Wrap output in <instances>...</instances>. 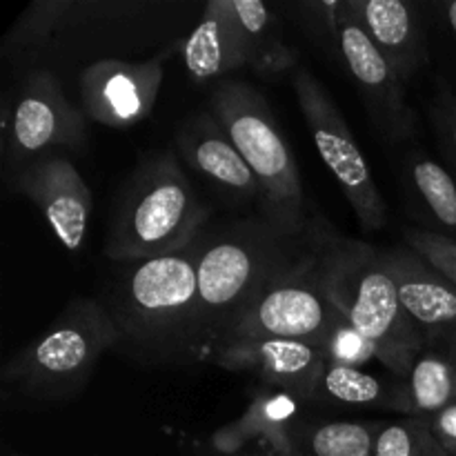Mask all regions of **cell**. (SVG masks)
Listing matches in <instances>:
<instances>
[{"label":"cell","mask_w":456,"mask_h":456,"mask_svg":"<svg viewBox=\"0 0 456 456\" xmlns=\"http://www.w3.org/2000/svg\"><path fill=\"white\" fill-rule=\"evenodd\" d=\"M323 216L289 232L265 216H249L209 230L199 245V303L190 338V365L205 363L232 321L265 285L310 256L334 234Z\"/></svg>","instance_id":"cell-1"},{"label":"cell","mask_w":456,"mask_h":456,"mask_svg":"<svg viewBox=\"0 0 456 456\" xmlns=\"http://www.w3.org/2000/svg\"><path fill=\"white\" fill-rule=\"evenodd\" d=\"M199 245L200 239L167 256L118 263L102 298L118 330L114 352L142 368H190Z\"/></svg>","instance_id":"cell-2"},{"label":"cell","mask_w":456,"mask_h":456,"mask_svg":"<svg viewBox=\"0 0 456 456\" xmlns=\"http://www.w3.org/2000/svg\"><path fill=\"white\" fill-rule=\"evenodd\" d=\"M116 346L118 330L102 301L71 298L43 334L3 365V403L43 410L76 399L92 381L98 361Z\"/></svg>","instance_id":"cell-3"},{"label":"cell","mask_w":456,"mask_h":456,"mask_svg":"<svg viewBox=\"0 0 456 456\" xmlns=\"http://www.w3.org/2000/svg\"><path fill=\"white\" fill-rule=\"evenodd\" d=\"M209 208L172 151L142 156L116 196L105 254L114 263L167 256L205 234Z\"/></svg>","instance_id":"cell-4"},{"label":"cell","mask_w":456,"mask_h":456,"mask_svg":"<svg viewBox=\"0 0 456 456\" xmlns=\"http://www.w3.org/2000/svg\"><path fill=\"white\" fill-rule=\"evenodd\" d=\"M328 289L341 314L377 347V361L403 379L426 346L405 314L386 248L338 234L328 254Z\"/></svg>","instance_id":"cell-5"},{"label":"cell","mask_w":456,"mask_h":456,"mask_svg":"<svg viewBox=\"0 0 456 456\" xmlns=\"http://www.w3.org/2000/svg\"><path fill=\"white\" fill-rule=\"evenodd\" d=\"M209 111L232 138L261 190V216L289 232L310 225L305 191L292 150L267 98L243 80H221L209 94Z\"/></svg>","instance_id":"cell-6"},{"label":"cell","mask_w":456,"mask_h":456,"mask_svg":"<svg viewBox=\"0 0 456 456\" xmlns=\"http://www.w3.org/2000/svg\"><path fill=\"white\" fill-rule=\"evenodd\" d=\"M338 232L316 252L261 289L218 341L230 338H292L321 346L341 319L328 289V254Z\"/></svg>","instance_id":"cell-7"},{"label":"cell","mask_w":456,"mask_h":456,"mask_svg":"<svg viewBox=\"0 0 456 456\" xmlns=\"http://www.w3.org/2000/svg\"><path fill=\"white\" fill-rule=\"evenodd\" d=\"M294 94L305 118L307 132L328 165L334 181L350 203L363 232H381L387 225V205L377 185L346 116L319 78L307 67H298L292 76Z\"/></svg>","instance_id":"cell-8"},{"label":"cell","mask_w":456,"mask_h":456,"mask_svg":"<svg viewBox=\"0 0 456 456\" xmlns=\"http://www.w3.org/2000/svg\"><path fill=\"white\" fill-rule=\"evenodd\" d=\"M3 160L13 178L56 150H83L89 127L83 110L67 101L58 76L34 69L25 76L4 111Z\"/></svg>","instance_id":"cell-9"},{"label":"cell","mask_w":456,"mask_h":456,"mask_svg":"<svg viewBox=\"0 0 456 456\" xmlns=\"http://www.w3.org/2000/svg\"><path fill=\"white\" fill-rule=\"evenodd\" d=\"M338 58L354 80L370 120L381 136L390 142L412 141L419 134V118L405 96L403 78L352 18L346 0H341Z\"/></svg>","instance_id":"cell-10"},{"label":"cell","mask_w":456,"mask_h":456,"mask_svg":"<svg viewBox=\"0 0 456 456\" xmlns=\"http://www.w3.org/2000/svg\"><path fill=\"white\" fill-rule=\"evenodd\" d=\"M165 56L142 62L98 61L80 74V110L87 120L129 129L145 120L159 101Z\"/></svg>","instance_id":"cell-11"},{"label":"cell","mask_w":456,"mask_h":456,"mask_svg":"<svg viewBox=\"0 0 456 456\" xmlns=\"http://www.w3.org/2000/svg\"><path fill=\"white\" fill-rule=\"evenodd\" d=\"M205 363L227 372L252 374L261 386L292 392L305 403H312L328 368L321 346L292 338H230L214 347Z\"/></svg>","instance_id":"cell-12"},{"label":"cell","mask_w":456,"mask_h":456,"mask_svg":"<svg viewBox=\"0 0 456 456\" xmlns=\"http://www.w3.org/2000/svg\"><path fill=\"white\" fill-rule=\"evenodd\" d=\"M13 187L31 200L67 252H80L92 221L94 199L74 160L52 154L13 178Z\"/></svg>","instance_id":"cell-13"},{"label":"cell","mask_w":456,"mask_h":456,"mask_svg":"<svg viewBox=\"0 0 456 456\" xmlns=\"http://www.w3.org/2000/svg\"><path fill=\"white\" fill-rule=\"evenodd\" d=\"M386 252L403 310L423 346L456 359V285L405 245Z\"/></svg>","instance_id":"cell-14"},{"label":"cell","mask_w":456,"mask_h":456,"mask_svg":"<svg viewBox=\"0 0 456 456\" xmlns=\"http://www.w3.org/2000/svg\"><path fill=\"white\" fill-rule=\"evenodd\" d=\"M176 150L196 174L232 203H258L261 190L252 169L209 110L194 111L176 129Z\"/></svg>","instance_id":"cell-15"},{"label":"cell","mask_w":456,"mask_h":456,"mask_svg":"<svg viewBox=\"0 0 456 456\" xmlns=\"http://www.w3.org/2000/svg\"><path fill=\"white\" fill-rule=\"evenodd\" d=\"M303 405H307L305 401L292 392L270 386L256 387L245 412L214 432L208 445L216 452L236 454L258 444L261 452L289 456V430L301 419Z\"/></svg>","instance_id":"cell-16"},{"label":"cell","mask_w":456,"mask_h":456,"mask_svg":"<svg viewBox=\"0 0 456 456\" xmlns=\"http://www.w3.org/2000/svg\"><path fill=\"white\" fill-rule=\"evenodd\" d=\"M346 7L403 83L419 74L428 62V45L414 4L405 0H346Z\"/></svg>","instance_id":"cell-17"},{"label":"cell","mask_w":456,"mask_h":456,"mask_svg":"<svg viewBox=\"0 0 456 456\" xmlns=\"http://www.w3.org/2000/svg\"><path fill=\"white\" fill-rule=\"evenodd\" d=\"M183 61L191 80L208 83L245 67V49L232 0H212L183 43Z\"/></svg>","instance_id":"cell-18"},{"label":"cell","mask_w":456,"mask_h":456,"mask_svg":"<svg viewBox=\"0 0 456 456\" xmlns=\"http://www.w3.org/2000/svg\"><path fill=\"white\" fill-rule=\"evenodd\" d=\"M410 214L421 230L456 240V178L423 151H410L401 169Z\"/></svg>","instance_id":"cell-19"},{"label":"cell","mask_w":456,"mask_h":456,"mask_svg":"<svg viewBox=\"0 0 456 456\" xmlns=\"http://www.w3.org/2000/svg\"><path fill=\"white\" fill-rule=\"evenodd\" d=\"M456 403V359L436 350H423L403 379H396L392 412L412 419L432 414Z\"/></svg>","instance_id":"cell-20"},{"label":"cell","mask_w":456,"mask_h":456,"mask_svg":"<svg viewBox=\"0 0 456 456\" xmlns=\"http://www.w3.org/2000/svg\"><path fill=\"white\" fill-rule=\"evenodd\" d=\"M245 49V67L258 76L298 69V53L281 34L276 13L261 0H232Z\"/></svg>","instance_id":"cell-21"},{"label":"cell","mask_w":456,"mask_h":456,"mask_svg":"<svg viewBox=\"0 0 456 456\" xmlns=\"http://www.w3.org/2000/svg\"><path fill=\"white\" fill-rule=\"evenodd\" d=\"M383 421H307L289 430V456H374Z\"/></svg>","instance_id":"cell-22"},{"label":"cell","mask_w":456,"mask_h":456,"mask_svg":"<svg viewBox=\"0 0 456 456\" xmlns=\"http://www.w3.org/2000/svg\"><path fill=\"white\" fill-rule=\"evenodd\" d=\"M396 390V377L381 379L361 368L330 365L321 377L312 403L341 405V408H379L390 410Z\"/></svg>","instance_id":"cell-23"},{"label":"cell","mask_w":456,"mask_h":456,"mask_svg":"<svg viewBox=\"0 0 456 456\" xmlns=\"http://www.w3.org/2000/svg\"><path fill=\"white\" fill-rule=\"evenodd\" d=\"M374 456H448L432 436L426 419L405 417L383 423L379 430Z\"/></svg>","instance_id":"cell-24"},{"label":"cell","mask_w":456,"mask_h":456,"mask_svg":"<svg viewBox=\"0 0 456 456\" xmlns=\"http://www.w3.org/2000/svg\"><path fill=\"white\" fill-rule=\"evenodd\" d=\"M321 350H323L325 359L330 365H347V368H361L368 361L379 359L377 347L346 319L337 321L328 337L321 341Z\"/></svg>","instance_id":"cell-25"},{"label":"cell","mask_w":456,"mask_h":456,"mask_svg":"<svg viewBox=\"0 0 456 456\" xmlns=\"http://www.w3.org/2000/svg\"><path fill=\"white\" fill-rule=\"evenodd\" d=\"M69 9V3H34L20 18L16 27L9 31L4 52H20L22 47H38L49 38L62 12Z\"/></svg>","instance_id":"cell-26"},{"label":"cell","mask_w":456,"mask_h":456,"mask_svg":"<svg viewBox=\"0 0 456 456\" xmlns=\"http://www.w3.org/2000/svg\"><path fill=\"white\" fill-rule=\"evenodd\" d=\"M401 240L408 249L423 258L439 274H444L450 283L456 285V240L445 236L432 234L421 227H403Z\"/></svg>","instance_id":"cell-27"},{"label":"cell","mask_w":456,"mask_h":456,"mask_svg":"<svg viewBox=\"0 0 456 456\" xmlns=\"http://www.w3.org/2000/svg\"><path fill=\"white\" fill-rule=\"evenodd\" d=\"M430 123L436 136V145L444 154L445 167L456 178V94L444 80H439L430 101Z\"/></svg>","instance_id":"cell-28"},{"label":"cell","mask_w":456,"mask_h":456,"mask_svg":"<svg viewBox=\"0 0 456 456\" xmlns=\"http://www.w3.org/2000/svg\"><path fill=\"white\" fill-rule=\"evenodd\" d=\"M301 20L312 38L328 53L338 56V25H341V0H310L303 3Z\"/></svg>","instance_id":"cell-29"},{"label":"cell","mask_w":456,"mask_h":456,"mask_svg":"<svg viewBox=\"0 0 456 456\" xmlns=\"http://www.w3.org/2000/svg\"><path fill=\"white\" fill-rule=\"evenodd\" d=\"M432 436L448 456H456V403L426 419Z\"/></svg>","instance_id":"cell-30"},{"label":"cell","mask_w":456,"mask_h":456,"mask_svg":"<svg viewBox=\"0 0 456 456\" xmlns=\"http://www.w3.org/2000/svg\"><path fill=\"white\" fill-rule=\"evenodd\" d=\"M194 456H276V454L261 452V450H243V452H236V454H223V452H216V450L209 448L208 444H203V445H199V448H196Z\"/></svg>","instance_id":"cell-31"},{"label":"cell","mask_w":456,"mask_h":456,"mask_svg":"<svg viewBox=\"0 0 456 456\" xmlns=\"http://www.w3.org/2000/svg\"><path fill=\"white\" fill-rule=\"evenodd\" d=\"M445 18H448V25L452 27V31L456 36V0H454V3H450L448 7H445Z\"/></svg>","instance_id":"cell-32"},{"label":"cell","mask_w":456,"mask_h":456,"mask_svg":"<svg viewBox=\"0 0 456 456\" xmlns=\"http://www.w3.org/2000/svg\"><path fill=\"white\" fill-rule=\"evenodd\" d=\"M9 456H22V454H9Z\"/></svg>","instance_id":"cell-33"}]
</instances>
